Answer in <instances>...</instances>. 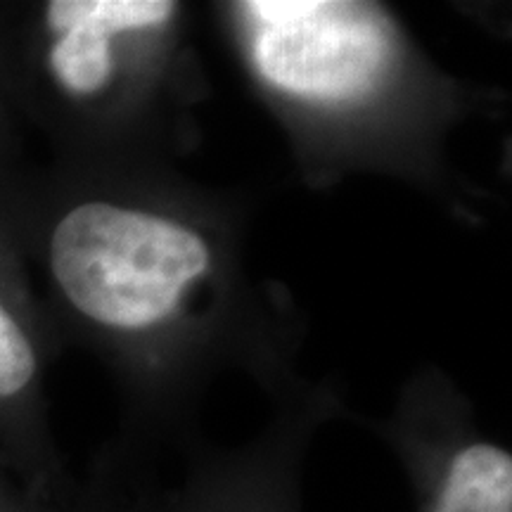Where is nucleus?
<instances>
[{"instance_id": "1", "label": "nucleus", "mask_w": 512, "mask_h": 512, "mask_svg": "<svg viewBox=\"0 0 512 512\" xmlns=\"http://www.w3.org/2000/svg\"><path fill=\"white\" fill-rule=\"evenodd\" d=\"M0 207L62 351H88L117 384L121 448L159 456L195 441L223 370H247L268 396L299 377V313L249 273L233 192L178 169L48 164L5 183Z\"/></svg>"}, {"instance_id": "2", "label": "nucleus", "mask_w": 512, "mask_h": 512, "mask_svg": "<svg viewBox=\"0 0 512 512\" xmlns=\"http://www.w3.org/2000/svg\"><path fill=\"white\" fill-rule=\"evenodd\" d=\"M221 31L309 188L384 176L482 223L486 192L448 157L453 133L501 100L460 81L392 8L368 0H238Z\"/></svg>"}, {"instance_id": "3", "label": "nucleus", "mask_w": 512, "mask_h": 512, "mask_svg": "<svg viewBox=\"0 0 512 512\" xmlns=\"http://www.w3.org/2000/svg\"><path fill=\"white\" fill-rule=\"evenodd\" d=\"M5 88L57 166L169 171L200 145L209 98L176 0L0 3Z\"/></svg>"}, {"instance_id": "4", "label": "nucleus", "mask_w": 512, "mask_h": 512, "mask_svg": "<svg viewBox=\"0 0 512 512\" xmlns=\"http://www.w3.org/2000/svg\"><path fill=\"white\" fill-rule=\"evenodd\" d=\"M363 422L399 458L418 512H512L510 448L482 430L446 370L418 368L387 418Z\"/></svg>"}, {"instance_id": "5", "label": "nucleus", "mask_w": 512, "mask_h": 512, "mask_svg": "<svg viewBox=\"0 0 512 512\" xmlns=\"http://www.w3.org/2000/svg\"><path fill=\"white\" fill-rule=\"evenodd\" d=\"M60 354L34 275L0 207V467L46 505L67 503L79 484L50 420L48 373Z\"/></svg>"}, {"instance_id": "6", "label": "nucleus", "mask_w": 512, "mask_h": 512, "mask_svg": "<svg viewBox=\"0 0 512 512\" xmlns=\"http://www.w3.org/2000/svg\"><path fill=\"white\" fill-rule=\"evenodd\" d=\"M273 413L256 437L233 448L202 444L178 453L183 477L164 486L166 512H304L302 479L318 430L344 418L339 389L304 377L268 396Z\"/></svg>"}, {"instance_id": "7", "label": "nucleus", "mask_w": 512, "mask_h": 512, "mask_svg": "<svg viewBox=\"0 0 512 512\" xmlns=\"http://www.w3.org/2000/svg\"><path fill=\"white\" fill-rule=\"evenodd\" d=\"M155 458L105 444L76 484L69 512H166L164 489L152 470Z\"/></svg>"}, {"instance_id": "8", "label": "nucleus", "mask_w": 512, "mask_h": 512, "mask_svg": "<svg viewBox=\"0 0 512 512\" xmlns=\"http://www.w3.org/2000/svg\"><path fill=\"white\" fill-rule=\"evenodd\" d=\"M22 150V124L10 105L8 88H5L3 53H0V188L12 181L24 169Z\"/></svg>"}, {"instance_id": "9", "label": "nucleus", "mask_w": 512, "mask_h": 512, "mask_svg": "<svg viewBox=\"0 0 512 512\" xmlns=\"http://www.w3.org/2000/svg\"><path fill=\"white\" fill-rule=\"evenodd\" d=\"M62 505H46L36 501L8 470L0 467V512H55Z\"/></svg>"}, {"instance_id": "10", "label": "nucleus", "mask_w": 512, "mask_h": 512, "mask_svg": "<svg viewBox=\"0 0 512 512\" xmlns=\"http://www.w3.org/2000/svg\"><path fill=\"white\" fill-rule=\"evenodd\" d=\"M74 491H76V489H74ZM72 496H74V494H72ZM69 501H72V498H69ZM69 501H67V503H64V505H62V508H57L55 512H69Z\"/></svg>"}]
</instances>
